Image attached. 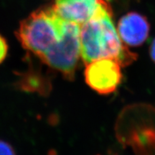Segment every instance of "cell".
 Wrapping results in <instances>:
<instances>
[{
	"label": "cell",
	"mask_w": 155,
	"mask_h": 155,
	"mask_svg": "<svg viewBox=\"0 0 155 155\" xmlns=\"http://www.w3.org/2000/svg\"><path fill=\"white\" fill-rule=\"evenodd\" d=\"M80 43L81 58L85 64L112 58L124 67L137 58L121 41L112 20L111 7L106 0L96 15L81 25Z\"/></svg>",
	"instance_id": "6da1fadb"
},
{
	"label": "cell",
	"mask_w": 155,
	"mask_h": 155,
	"mask_svg": "<svg viewBox=\"0 0 155 155\" xmlns=\"http://www.w3.org/2000/svg\"><path fill=\"white\" fill-rule=\"evenodd\" d=\"M65 24L53 6L43 7L23 19L16 35L22 47L41 61L61 40Z\"/></svg>",
	"instance_id": "7a4b0ae2"
},
{
	"label": "cell",
	"mask_w": 155,
	"mask_h": 155,
	"mask_svg": "<svg viewBox=\"0 0 155 155\" xmlns=\"http://www.w3.org/2000/svg\"><path fill=\"white\" fill-rule=\"evenodd\" d=\"M81 25L65 21L61 40L41 60L65 78L73 80L81 58Z\"/></svg>",
	"instance_id": "3957f363"
},
{
	"label": "cell",
	"mask_w": 155,
	"mask_h": 155,
	"mask_svg": "<svg viewBox=\"0 0 155 155\" xmlns=\"http://www.w3.org/2000/svg\"><path fill=\"white\" fill-rule=\"evenodd\" d=\"M86 84L101 95L115 92L121 84V65L112 58H104L86 64L84 71Z\"/></svg>",
	"instance_id": "277c9868"
},
{
	"label": "cell",
	"mask_w": 155,
	"mask_h": 155,
	"mask_svg": "<svg viewBox=\"0 0 155 155\" xmlns=\"http://www.w3.org/2000/svg\"><path fill=\"white\" fill-rule=\"evenodd\" d=\"M105 0H55L57 15L66 22L82 25L94 17Z\"/></svg>",
	"instance_id": "5b68a950"
},
{
	"label": "cell",
	"mask_w": 155,
	"mask_h": 155,
	"mask_svg": "<svg viewBox=\"0 0 155 155\" xmlns=\"http://www.w3.org/2000/svg\"><path fill=\"white\" fill-rule=\"evenodd\" d=\"M150 26L147 19L137 12H129L119 19L117 31L121 41L131 47L140 46L149 37Z\"/></svg>",
	"instance_id": "8992f818"
},
{
	"label": "cell",
	"mask_w": 155,
	"mask_h": 155,
	"mask_svg": "<svg viewBox=\"0 0 155 155\" xmlns=\"http://www.w3.org/2000/svg\"><path fill=\"white\" fill-rule=\"evenodd\" d=\"M17 86L26 92L47 96L51 91V81L46 75L35 70H29L19 75Z\"/></svg>",
	"instance_id": "52a82bcc"
},
{
	"label": "cell",
	"mask_w": 155,
	"mask_h": 155,
	"mask_svg": "<svg viewBox=\"0 0 155 155\" xmlns=\"http://www.w3.org/2000/svg\"><path fill=\"white\" fill-rule=\"evenodd\" d=\"M8 53V44L5 38L0 34V64L5 61Z\"/></svg>",
	"instance_id": "ba28073f"
},
{
	"label": "cell",
	"mask_w": 155,
	"mask_h": 155,
	"mask_svg": "<svg viewBox=\"0 0 155 155\" xmlns=\"http://www.w3.org/2000/svg\"><path fill=\"white\" fill-rule=\"evenodd\" d=\"M0 155H16V154L9 143L0 140Z\"/></svg>",
	"instance_id": "9c48e42d"
},
{
	"label": "cell",
	"mask_w": 155,
	"mask_h": 155,
	"mask_svg": "<svg viewBox=\"0 0 155 155\" xmlns=\"http://www.w3.org/2000/svg\"><path fill=\"white\" fill-rule=\"evenodd\" d=\"M150 55L151 59L152 60L154 63H155V38L151 43L150 48Z\"/></svg>",
	"instance_id": "30bf717a"
}]
</instances>
